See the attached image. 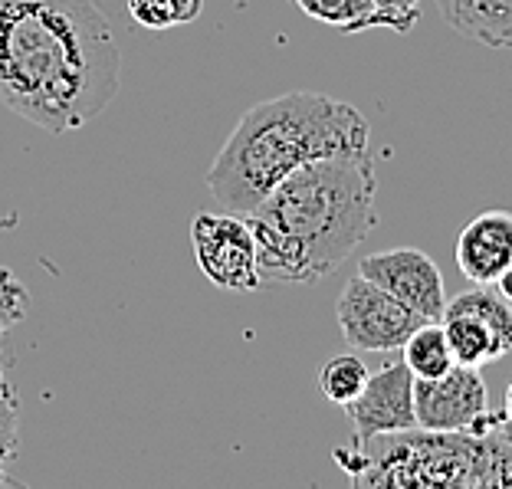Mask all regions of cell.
<instances>
[{"label":"cell","instance_id":"cell-15","mask_svg":"<svg viewBox=\"0 0 512 489\" xmlns=\"http://www.w3.org/2000/svg\"><path fill=\"white\" fill-rule=\"evenodd\" d=\"M368 375L371 371L358 355H335L319 368V394L329 404L345 407L348 401H355L362 394Z\"/></svg>","mask_w":512,"mask_h":489},{"label":"cell","instance_id":"cell-19","mask_svg":"<svg viewBox=\"0 0 512 489\" xmlns=\"http://www.w3.org/2000/svg\"><path fill=\"white\" fill-rule=\"evenodd\" d=\"M371 4H375L378 27L394 33H407L421 17V0H371Z\"/></svg>","mask_w":512,"mask_h":489},{"label":"cell","instance_id":"cell-10","mask_svg":"<svg viewBox=\"0 0 512 489\" xmlns=\"http://www.w3.org/2000/svg\"><path fill=\"white\" fill-rule=\"evenodd\" d=\"M345 417L352 424L355 440L378 434H398L417 427L414 417V375L404 362L388 365L368 375L362 394L345 404Z\"/></svg>","mask_w":512,"mask_h":489},{"label":"cell","instance_id":"cell-18","mask_svg":"<svg viewBox=\"0 0 512 489\" xmlns=\"http://www.w3.org/2000/svg\"><path fill=\"white\" fill-rule=\"evenodd\" d=\"M30 312V293L20 279L0 263V335L7 329H14L17 322Z\"/></svg>","mask_w":512,"mask_h":489},{"label":"cell","instance_id":"cell-5","mask_svg":"<svg viewBox=\"0 0 512 489\" xmlns=\"http://www.w3.org/2000/svg\"><path fill=\"white\" fill-rule=\"evenodd\" d=\"M417 427L444 434H493L503 411H490V394L480 368L453 365L437 378H414Z\"/></svg>","mask_w":512,"mask_h":489},{"label":"cell","instance_id":"cell-4","mask_svg":"<svg viewBox=\"0 0 512 489\" xmlns=\"http://www.w3.org/2000/svg\"><path fill=\"white\" fill-rule=\"evenodd\" d=\"M483 437L444 430H398L335 450L355 486L375 489H476Z\"/></svg>","mask_w":512,"mask_h":489},{"label":"cell","instance_id":"cell-14","mask_svg":"<svg viewBox=\"0 0 512 489\" xmlns=\"http://www.w3.org/2000/svg\"><path fill=\"white\" fill-rule=\"evenodd\" d=\"M289 4H296L309 20L342 33H365L378 27L371 0H289Z\"/></svg>","mask_w":512,"mask_h":489},{"label":"cell","instance_id":"cell-9","mask_svg":"<svg viewBox=\"0 0 512 489\" xmlns=\"http://www.w3.org/2000/svg\"><path fill=\"white\" fill-rule=\"evenodd\" d=\"M358 276L371 279L384 293L401 299L407 309H414L427 322H440L447 309L444 273L417 247H398V250L362 256L358 260Z\"/></svg>","mask_w":512,"mask_h":489},{"label":"cell","instance_id":"cell-8","mask_svg":"<svg viewBox=\"0 0 512 489\" xmlns=\"http://www.w3.org/2000/svg\"><path fill=\"white\" fill-rule=\"evenodd\" d=\"M191 247L201 273L227 293H253L263 286L256 266V240L243 214H197L191 224Z\"/></svg>","mask_w":512,"mask_h":489},{"label":"cell","instance_id":"cell-12","mask_svg":"<svg viewBox=\"0 0 512 489\" xmlns=\"http://www.w3.org/2000/svg\"><path fill=\"white\" fill-rule=\"evenodd\" d=\"M450 30L490 50H512V0H434Z\"/></svg>","mask_w":512,"mask_h":489},{"label":"cell","instance_id":"cell-16","mask_svg":"<svg viewBox=\"0 0 512 489\" xmlns=\"http://www.w3.org/2000/svg\"><path fill=\"white\" fill-rule=\"evenodd\" d=\"M204 14V0H128V17L145 30H174Z\"/></svg>","mask_w":512,"mask_h":489},{"label":"cell","instance_id":"cell-17","mask_svg":"<svg viewBox=\"0 0 512 489\" xmlns=\"http://www.w3.org/2000/svg\"><path fill=\"white\" fill-rule=\"evenodd\" d=\"M17 440H20V401L14 384L7 381V371L0 368V486H14L4 467L17 453Z\"/></svg>","mask_w":512,"mask_h":489},{"label":"cell","instance_id":"cell-7","mask_svg":"<svg viewBox=\"0 0 512 489\" xmlns=\"http://www.w3.org/2000/svg\"><path fill=\"white\" fill-rule=\"evenodd\" d=\"M335 319L345 342L362 352H401L407 335L427 322L365 276L345 283L335 302Z\"/></svg>","mask_w":512,"mask_h":489},{"label":"cell","instance_id":"cell-13","mask_svg":"<svg viewBox=\"0 0 512 489\" xmlns=\"http://www.w3.org/2000/svg\"><path fill=\"white\" fill-rule=\"evenodd\" d=\"M404 365L414 378H437L450 371L453 365V352L447 342V332L440 322H424L407 335V342L401 345Z\"/></svg>","mask_w":512,"mask_h":489},{"label":"cell","instance_id":"cell-3","mask_svg":"<svg viewBox=\"0 0 512 489\" xmlns=\"http://www.w3.org/2000/svg\"><path fill=\"white\" fill-rule=\"evenodd\" d=\"M358 151H371V128L355 106L322 92H283L240 115L207 188L220 211L250 214L302 165Z\"/></svg>","mask_w":512,"mask_h":489},{"label":"cell","instance_id":"cell-2","mask_svg":"<svg viewBox=\"0 0 512 489\" xmlns=\"http://www.w3.org/2000/svg\"><path fill=\"white\" fill-rule=\"evenodd\" d=\"M378 174L371 151L319 158L276 184L253 207L263 286H309L335 273L378 227Z\"/></svg>","mask_w":512,"mask_h":489},{"label":"cell","instance_id":"cell-21","mask_svg":"<svg viewBox=\"0 0 512 489\" xmlns=\"http://www.w3.org/2000/svg\"><path fill=\"white\" fill-rule=\"evenodd\" d=\"M493 289H496V293L503 296L506 302H512V263H509L506 270H503V273H499V276L493 279Z\"/></svg>","mask_w":512,"mask_h":489},{"label":"cell","instance_id":"cell-1","mask_svg":"<svg viewBox=\"0 0 512 489\" xmlns=\"http://www.w3.org/2000/svg\"><path fill=\"white\" fill-rule=\"evenodd\" d=\"M122 50L96 0H0V102L50 135L112 106Z\"/></svg>","mask_w":512,"mask_h":489},{"label":"cell","instance_id":"cell-11","mask_svg":"<svg viewBox=\"0 0 512 489\" xmlns=\"http://www.w3.org/2000/svg\"><path fill=\"white\" fill-rule=\"evenodd\" d=\"M512 263V214L486 211L473 217L457 237V266L473 286H493Z\"/></svg>","mask_w":512,"mask_h":489},{"label":"cell","instance_id":"cell-6","mask_svg":"<svg viewBox=\"0 0 512 489\" xmlns=\"http://www.w3.org/2000/svg\"><path fill=\"white\" fill-rule=\"evenodd\" d=\"M440 325L457 365L480 368L512 352V302H506L493 286H473L447 299Z\"/></svg>","mask_w":512,"mask_h":489},{"label":"cell","instance_id":"cell-22","mask_svg":"<svg viewBox=\"0 0 512 489\" xmlns=\"http://www.w3.org/2000/svg\"><path fill=\"white\" fill-rule=\"evenodd\" d=\"M0 368H4V358H0Z\"/></svg>","mask_w":512,"mask_h":489},{"label":"cell","instance_id":"cell-20","mask_svg":"<svg viewBox=\"0 0 512 489\" xmlns=\"http://www.w3.org/2000/svg\"><path fill=\"white\" fill-rule=\"evenodd\" d=\"M493 434H499L503 440H512V381L506 388V407H503V421H499V427L493 430Z\"/></svg>","mask_w":512,"mask_h":489}]
</instances>
